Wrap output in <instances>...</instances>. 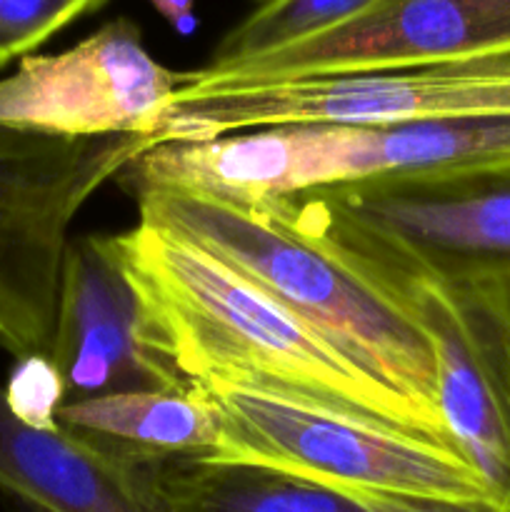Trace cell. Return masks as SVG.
Masks as SVG:
<instances>
[{
	"label": "cell",
	"instance_id": "1",
	"mask_svg": "<svg viewBox=\"0 0 510 512\" xmlns=\"http://www.w3.org/2000/svg\"><path fill=\"white\" fill-rule=\"evenodd\" d=\"M108 245L135 298L138 343L158 388L253 385L460 453L408 400L213 255L145 223L108 235Z\"/></svg>",
	"mask_w": 510,
	"mask_h": 512
},
{
	"label": "cell",
	"instance_id": "2",
	"mask_svg": "<svg viewBox=\"0 0 510 512\" xmlns=\"http://www.w3.org/2000/svg\"><path fill=\"white\" fill-rule=\"evenodd\" d=\"M133 198L138 223L165 230L233 268L453 440L440 413L428 340L348 270L275 225L260 208L160 188L138 190Z\"/></svg>",
	"mask_w": 510,
	"mask_h": 512
},
{
	"label": "cell",
	"instance_id": "3",
	"mask_svg": "<svg viewBox=\"0 0 510 512\" xmlns=\"http://www.w3.org/2000/svg\"><path fill=\"white\" fill-rule=\"evenodd\" d=\"M193 390L218 418V443L195 460L275 470L378 503L500 512L468 458L428 438L253 385L208 380Z\"/></svg>",
	"mask_w": 510,
	"mask_h": 512
},
{
	"label": "cell",
	"instance_id": "4",
	"mask_svg": "<svg viewBox=\"0 0 510 512\" xmlns=\"http://www.w3.org/2000/svg\"><path fill=\"white\" fill-rule=\"evenodd\" d=\"M510 115V58L298 80L183 75L153 143L218 138L263 125H398Z\"/></svg>",
	"mask_w": 510,
	"mask_h": 512
},
{
	"label": "cell",
	"instance_id": "5",
	"mask_svg": "<svg viewBox=\"0 0 510 512\" xmlns=\"http://www.w3.org/2000/svg\"><path fill=\"white\" fill-rule=\"evenodd\" d=\"M145 135L60 138L0 125V350L48 360L70 225L143 150Z\"/></svg>",
	"mask_w": 510,
	"mask_h": 512
},
{
	"label": "cell",
	"instance_id": "6",
	"mask_svg": "<svg viewBox=\"0 0 510 512\" xmlns=\"http://www.w3.org/2000/svg\"><path fill=\"white\" fill-rule=\"evenodd\" d=\"M183 75L148 53L138 23L115 18L63 53L20 60L0 80V125L60 138H153Z\"/></svg>",
	"mask_w": 510,
	"mask_h": 512
},
{
	"label": "cell",
	"instance_id": "7",
	"mask_svg": "<svg viewBox=\"0 0 510 512\" xmlns=\"http://www.w3.org/2000/svg\"><path fill=\"white\" fill-rule=\"evenodd\" d=\"M510 58V0H378L355 18L208 80H298Z\"/></svg>",
	"mask_w": 510,
	"mask_h": 512
},
{
	"label": "cell",
	"instance_id": "8",
	"mask_svg": "<svg viewBox=\"0 0 510 512\" xmlns=\"http://www.w3.org/2000/svg\"><path fill=\"white\" fill-rule=\"evenodd\" d=\"M350 223L435 260L510 263V175L310 190Z\"/></svg>",
	"mask_w": 510,
	"mask_h": 512
},
{
	"label": "cell",
	"instance_id": "9",
	"mask_svg": "<svg viewBox=\"0 0 510 512\" xmlns=\"http://www.w3.org/2000/svg\"><path fill=\"white\" fill-rule=\"evenodd\" d=\"M60 403L158 388L138 343V310L108 235L70 238L50 358Z\"/></svg>",
	"mask_w": 510,
	"mask_h": 512
},
{
	"label": "cell",
	"instance_id": "10",
	"mask_svg": "<svg viewBox=\"0 0 510 512\" xmlns=\"http://www.w3.org/2000/svg\"><path fill=\"white\" fill-rule=\"evenodd\" d=\"M313 190L365 180H473L510 175V115L398 125L310 123Z\"/></svg>",
	"mask_w": 510,
	"mask_h": 512
},
{
	"label": "cell",
	"instance_id": "11",
	"mask_svg": "<svg viewBox=\"0 0 510 512\" xmlns=\"http://www.w3.org/2000/svg\"><path fill=\"white\" fill-rule=\"evenodd\" d=\"M113 460L150 512H493L378 503L275 470L183 455Z\"/></svg>",
	"mask_w": 510,
	"mask_h": 512
},
{
	"label": "cell",
	"instance_id": "12",
	"mask_svg": "<svg viewBox=\"0 0 510 512\" xmlns=\"http://www.w3.org/2000/svg\"><path fill=\"white\" fill-rule=\"evenodd\" d=\"M0 490L30 512H150L113 458L15 413L0 385Z\"/></svg>",
	"mask_w": 510,
	"mask_h": 512
},
{
	"label": "cell",
	"instance_id": "13",
	"mask_svg": "<svg viewBox=\"0 0 510 512\" xmlns=\"http://www.w3.org/2000/svg\"><path fill=\"white\" fill-rule=\"evenodd\" d=\"M55 425L108 458H205L218 443V418L198 390L145 388L60 403Z\"/></svg>",
	"mask_w": 510,
	"mask_h": 512
},
{
	"label": "cell",
	"instance_id": "14",
	"mask_svg": "<svg viewBox=\"0 0 510 512\" xmlns=\"http://www.w3.org/2000/svg\"><path fill=\"white\" fill-rule=\"evenodd\" d=\"M373 3L378 0H255L243 20L225 33L203 70H223L273 53L355 18Z\"/></svg>",
	"mask_w": 510,
	"mask_h": 512
},
{
	"label": "cell",
	"instance_id": "15",
	"mask_svg": "<svg viewBox=\"0 0 510 512\" xmlns=\"http://www.w3.org/2000/svg\"><path fill=\"white\" fill-rule=\"evenodd\" d=\"M78 18L83 13L73 0H0V68L33 55Z\"/></svg>",
	"mask_w": 510,
	"mask_h": 512
},
{
	"label": "cell",
	"instance_id": "16",
	"mask_svg": "<svg viewBox=\"0 0 510 512\" xmlns=\"http://www.w3.org/2000/svg\"><path fill=\"white\" fill-rule=\"evenodd\" d=\"M150 3L155 5V10H158L173 28L183 30V33L193 30V0H150Z\"/></svg>",
	"mask_w": 510,
	"mask_h": 512
},
{
	"label": "cell",
	"instance_id": "17",
	"mask_svg": "<svg viewBox=\"0 0 510 512\" xmlns=\"http://www.w3.org/2000/svg\"><path fill=\"white\" fill-rule=\"evenodd\" d=\"M73 3L78 5L80 13L88 15V13H95V10H98V8H103V5L108 3V0H73Z\"/></svg>",
	"mask_w": 510,
	"mask_h": 512
}]
</instances>
